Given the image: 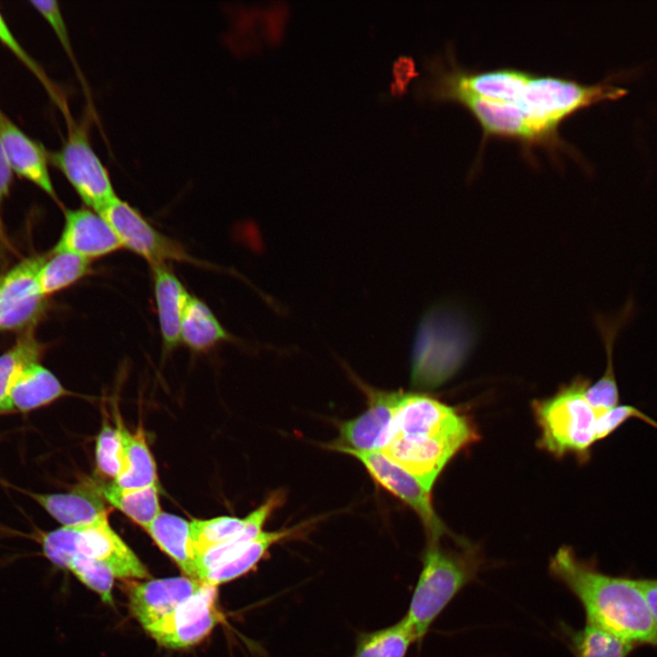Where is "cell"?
<instances>
[{"label":"cell","mask_w":657,"mask_h":657,"mask_svg":"<svg viewBox=\"0 0 657 657\" xmlns=\"http://www.w3.org/2000/svg\"><path fill=\"white\" fill-rule=\"evenodd\" d=\"M28 495L66 527H83L109 517L94 481L68 493Z\"/></svg>","instance_id":"d6986e66"},{"label":"cell","mask_w":657,"mask_h":657,"mask_svg":"<svg viewBox=\"0 0 657 657\" xmlns=\"http://www.w3.org/2000/svg\"><path fill=\"white\" fill-rule=\"evenodd\" d=\"M635 583L644 597L654 622L657 625V579H638Z\"/></svg>","instance_id":"d590c367"},{"label":"cell","mask_w":657,"mask_h":657,"mask_svg":"<svg viewBox=\"0 0 657 657\" xmlns=\"http://www.w3.org/2000/svg\"><path fill=\"white\" fill-rule=\"evenodd\" d=\"M391 438L431 460L447 464L478 435L468 418L454 408L428 395L402 391Z\"/></svg>","instance_id":"277c9868"},{"label":"cell","mask_w":657,"mask_h":657,"mask_svg":"<svg viewBox=\"0 0 657 657\" xmlns=\"http://www.w3.org/2000/svg\"><path fill=\"white\" fill-rule=\"evenodd\" d=\"M114 417L121 440L122 461L120 472L112 482L122 489L158 485L156 464L142 427L140 425L135 432L130 433L119 413L115 412Z\"/></svg>","instance_id":"44dd1931"},{"label":"cell","mask_w":657,"mask_h":657,"mask_svg":"<svg viewBox=\"0 0 657 657\" xmlns=\"http://www.w3.org/2000/svg\"><path fill=\"white\" fill-rule=\"evenodd\" d=\"M96 465L100 475L114 481L121 469L122 447L119 430L104 422L96 441Z\"/></svg>","instance_id":"d6a6232c"},{"label":"cell","mask_w":657,"mask_h":657,"mask_svg":"<svg viewBox=\"0 0 657 657\" xmlns=\"http://www.w3.org/2000/svg\"><path fill=\"white\" fill-rule=\"evenodd\" d=\"M162 340L166 350L181 341V323L190 294L166 264L152 266Z\"/></svg>","instance_id":"ffe728a7"},{"label":"cell","mask_w":657,"mask_h":657,"mask_svg":"<svg viewBox=\"0 0 657 657\" xmlns=\"http://www.w3.org/2000/svg\"><path fill=\"white\" fill-rule=\"evenodd\" d=\"M65 117L67 138L58 151L49 152L50 163L63 173L89 209L99 212L118 195L107 168L91 145L89 123L76 122L70 114Z\"/></svg>","instance_id":"9c48e42d"},{"label":"cell","mask_w":657,"mask_h":657,"mask_svg":"<svg viewBox=\"0 0 657 657\" xmlns=\"http://www.w3.org/2000/svg\"><path fill=\"white\" fill-rule=\"evenodd\" d=\"M121 247L118 235L99 213L78 208L65 211L64 228L52 252H69L90 260Z\"/></svg>","instance_id":"9a60e30c"},{"label":"cell","mask_w":657,"mask_h":657,"mask_svg":"<svg viewBox=\"0 0 657 657\" xmlns=\"http://www.w3.org/2000/svg\"><path fill=\"white\" fill-rule=\"evenodd\" d=\"M476 328L460 306L443 301L429 308L414 337L412 352V383L419 389H434L463 367L476 342Z\"/></svg>","instance_id":"3957f363"},{"label":"cell","mask_w":657,"mask_h":657,"mask_svg":"<svg viewBox=\"0 0 657 657\" xmlns=\"http://www.w3.org/2000/svg\"><path fill=\"white\" fill-rule=\"evenodd\" d=\"M32 6L39 13V15L47 21L57 37L58 38L61 46L67 53L68 58L75 66L77 72L79 70L77 67L73 47L70 43L69 35L68 32L67 25L62 16L61 10L57 1H30Z\"/></svg>","instance_id":"e575fe53"},{"label":"cell","mask_w":657,"mask_h":657,"mask_svg":"<svg viewBox=\"0 0 657 657\" xmlns=\"http://www.w3.org/2000/svg\"><path fill=\"white\" fill-rule=\"evenodd\" d=\"M41 543L45 557L61 568L75 555H81L107 565L115 578L150 577L146 567L110 527L109 517L83 527H62L44 535Z\"/></svg>","instance_id":"ba28073f"},{"label":"cell","mask_w":657,"mask_h":657,"mask_svg":"<svg viewBox=\"0 0 657 657\" xmlns=\"http://www.w3.org/2000/svg\"><path fill=\"white\" fill-rule=\"evenodd\" d=\"M203 582L190 577L151 579L132 585L129 589L133 616L143 628L172 612L197 593Z\"/></svg>","instance_id":"e0dca14e"},{"label":"cell","mask_w":657,"mask_h":657,"mask_svg":"<svg viewBox=\"0 0 657 657\" xmlns=\"http://www.w3.org/2000/svg\"><path fill=\"white\" fill-rule=\"evenodd\" d=\"M416 641L415 633L403 617L390 627L360 634L352 657H405Z\"/></svg>","instance_id":"83f0119b"},{"label":"cell","mask_w":657,"mask_h":657,"mask_svg":"<svg viewBox=\"0 0 657 657\" xmlns=\"http://www.w3.org/2000/svg\"><path fill=\"white\" fill-rule=\"evenodd\" d=\"M0 42L9 51L16 57V58L24 64V66L40 81L52 99L59 106L61 110L67 106L63 97L57 92V88L47 78L43 68L31 57L26 51L15 35L9 28L6 21L0 12Z\"/></svg>","instance_id":"836d02e7"},{"label":"cell","mask_w":657,"mask_h":657,"mask_svg":"<svg viewBox=\"0 0 657 657\" xmlns=\"http://www.w3.org/2000/svg\"><path fill=\"white\" fill-rule=\"evenodd\" d=\"M41 353V345L28 332L0 356V412L13 410L9 401L10 388L25 368L39 361Z\"/></svg>","instance_id":"f546056e"},{"label":"cell","mask_w":657,"mask_h":657,"mask_svg":"<svg viewBox=\"0 0 657 657\" xmlns=\"http://www.w3.org/2000/svg\"><path fill=\"white\" fill-rule=\"evenodd\" d=\"M58 379L47 369L35 362L25 368L9 391L13 409L30 411L67 395Z\"/></svg>","instance_id":"7402d4cb"},{"label":"cell","mask_w":657,"mask_h":657,"mask_svg":"<svg viewBox=\"0 0 657 657\" xmlns=\"http://www.w3.org/2000/svg\"><path fill=\"white\" fill-rule=\"evenodd\" d=\"M453 58L450 54L445 68L435 65L434 77L480 96L506 101L554 130L579 110L627 94L626 89L612 85L611 80L587 85L515 68L471 70L460 67Z\"/></svg>","instance_id":"6da1fadb"},{"label":"cell","mask_w":657,"mask_h":657,"mask_svg":"<svg viewBox=\"0 0 657 657\" xmlns=\"http://www.w3.org/2000/svg\"><path fill=\"white\" fill-rule=\"evenodd\" d=\"M99 213L110 224L122 246L143 257L151 266L167 261L192 262L174 240L157 231L141 214L117 197Z\"/></svg>","instance_id":"7c38bea8"},{"label":"cell","mask_w":657,"mask_h":657,"mask_svg":"<svg viewBox=\"0 0 657 657\" xmlns=\"http://www.w3.org/2000/svg\"><path fill=\"white\" fill-rule=\"evenodd\" d=\"M13 173L14 172L0 140V203L9 193Z\"/></svg>","instance_id":"8d00e7d4"},{"label":"cell","mask_w":657,"mask_h":657,"mask_svg":"<svg viewBox=\"0 0 657 657\" xmlns=\"http://www.w3.org/2000/svg\"><path fill=\"white\" fill-rule=\"evenodd\" d=\"M635 313V304L630 297L621 309L614 315L594 316V323L600 333L607 356V365L603 375L585 391V397L598 412H604L619 405L620 395L616 381L613 349L620 330L630 322Z\"/></svg>","instance_id":"ac0fdd59"},{"label":"cell","mask_w":657,"mask_h":657,"mask_svg":"<svg viewBox=\"0 0 657 657\" xmlns=\"http://www.w3.org/2000/svg\"><path fill=\"white\" fill-rule=\"evenodd\" d=\"M569 635L576 657H628L635 647L589 622L582 630Z\"/></svg>","instance_id":"4dcf8cb0"},{"label":"cell","mask_w":657,"mask_h":657,"mask_svg":"<svg viewBox=\"0 0 657 657\" xmlns=\"http://www.w3.org/2000/svg\"><path fill=\"white\" fill-rule=\"evenodd\" d=\"M233 339L210 308L201 299L190 295L182 323L181 341L195 351L211 349L221 342Z\"/></svg>","instance_id":"d4e9b609"},{"label":"cell","mask_w":657,"mask_h":657,"mask_svg":"<svg viewBox=\"0 0 657 657\" xmlns=\"http://www.w3.org/2000/svg\"><path fill=\"white\" fill-rule=\"evenodd\" d=\"M589 384L588 379L577 377L554 396L534 402L542 448L558 456L574 454L586 459L589 454L591 446L598 442L600 414L585 397Z\"/></svg>","instance_id":"8992f818"},{"label":"cell","mask_w":657,"mask_h":657,"mask_svg":"<svg viewBox=\"0 0 657 657\" xmlns=\"http://www.w3.org/2000/svg\"><path fill=\"white\" fill-rule=\"evenodd\" d=\"M301 528L302 527L299 526L272 532L263 531L240 552L206 570L200 580L216 587L247 573L256 567L273 545L298 534Z\"/></svg>","instance_id":"603a6c76"},{"label":"cell","mask_w":657,"mask_h":657,"mask_svg":"<svg viewBox=\"0 0 657 657\" xmlns=\"http://www.w3.org/2000/svg\"><path fill=\"white\" fill-rule=\"evenodd\" d=\"M549 571L580 601L587 622L634 646L657 648V625L635 579L601 573L568 547L553 556Z\"/></svg>","instance_id":"7a4b0ae2"},{"label":"cell","mask_w":657,"mask_h":657,"mask_svg":"<svg viewBox=\"0 0 657 657\" xmlns=\"http://www.w3.org/2000/svg\"><path fill=\"white\" fill-rule=\"evenodd\" d=\"M245 525V517L227 516L192 520L190 541L195 566L201 556L237 537L244 531Z\"/></svg>","instance_id":"f1b7e54d"},{"label":"cell","mask_w":657,"mask_h":657,"mask_svg":"<svg viewBox=\"0 0 657 657\" xmlns=\"http://www.w3.org/2000/svg\"><path fill=\"white\" fill-rule=\"evenodd\" d=\"M95 485L104 500L144 529L162 512L158 485L137 489H122L113 482Z\"/></svg>","instance_id":"484cf974"},{"label":"cell","mask_w":657,"mask_h":657,"mask_svg":"<svg viewBox=\"0 0 657 657\" xmlns=\"http://www.w3.org/2000/svg\"><path fill=\"white\" fill-rule=\"evenodd\" d=\"M335 451L358 459L376 483L413 509L424 526L428 542H439L443 535L452 536L434 512L430 491L382 452H358L347 448Z\"/></svg>","instance_id":"30bf717a"},{"label":"cell","mask_w":657,"mask_h":657,"mask_svg":"<svg viewBox=\"0 0 657 657\" xmlns=\"http://www.w3.org/2000/svg\"><path fill=\"white\" fill-rule=\"evenodd\" d=\"M2 276H3V275H0V283H1V280H2Z\"/></svg>","instance_id":"74e56055"},{"label":"cell","mask_w":657,"mask_h":657,"mask_svg":"<svg viewBox=\"0 0 657 657\" xmlns=\"http://www.w3.org/2000/svg\"><path fill=\"white\" fill-rule=\"evenodd\" d=\"M65 568H68L83 584L97 592L104 602H112L115 576L107 565L85 556L75 555L68 560Z\"/></svg>","instance_id":"1f68e13d"},{"label":"cell","mask_w":657,"mask_h":657,"mask_svg":"<svg viewBox=\"0 0 657 657\" xmlns=\"http://www.w3.org/2000/svg\"><path fill=\"white\" fill-rule=\"evenodd\" d=\"M215 599L216 587L204 583L197 593L172 612L144 629L164 647L193 646L203 640L220 620Z\"/></svg>","instance_id":"4fadbf2b"},{"label":"cell","mask_w":657,"mask_h":657,"mask_svg":"<svg viewBox=\"0 0 657 657\" xmlns=\"http://www.w3.org/2000/svg\"><path fill=\"white\" fill-rule=\"evenodd\" d=\"M429 90L436 99L454 101L464 106L480 123L483 141L487 137H499L519 141L528 151L535 146H543L552 151H568V146L561 140L558 130L532 120L506 101L480 96L435 77Z\"/></svg>","instance_id":"52a82bcc"},{"label":"cell","mask_w":657,"mask_h":657,"mask_svg":"<svg viewBox=\"0 0 657 657\" xmlns=\"http://www.w3.org/2000/svg\"><path fill=\"white\" fill-rule=\"evenodd\" d=\"M368 399V408L358 417L339 425V435L328 445L335 451L347 448L358 452H381L390 442L394 416L402 391L375 389L362 382L349 370Z\"/></svg>","instance_id":"8fae6325"},{"label":"cell","mask_w":657,"mask_h":657,"mask_svg":"<svg viewBox=\"0 0 657 657\" xmlns=\"http://www.w3.org/2000/svg\"><path fill=\"white\" fill-rule=\"evenodd\" d=\"M479 562L472 548L457 553L443 549L438 542H428L422 568L404 616L418 641L454 596L474 579Z\"/></svg>","instance_id":"5b68a950"},{"label":"cell","mask_w":657,"mask_h":657,"mask_svg":"<svg viewBox=\"0 0 657 657\" xmlns=\"http://www.w3.org/2000/svg\"><path fill=\"white\" fill-rule=\"evenodd\" d=\"M91 271L90 260L87 258L69 252H52L38 269V290L47 297L75 284Z\"/></svg>","instance_id":"4316f807"},{"label":"cell","mask_w":657,"mask_h":657,"mask_svg":"<svg viewBox=\"0 0 657 657\" xmlns=\"http://www.w3.org/2000/svg\"><path fill=\"white\" fill-rule=\"evenodd\" d=\"M46 256L27 257L5 276L0 283V330H16L29 326L44 308L36 275Z\"/></svg>","instance_id":"5bb4252c"},{"label":"cell","mask_w":657,"mask_h":657,"mask_svg":"<svg viewBox=\"0 0 657 657\" xmlns=\"http://www.w3.org/2000/svg\"><path fill=\"white\" fill-rule=\"evenodd\" d=\"M145 531L157 546L175 561L187 577L198 579L190 541L189 521L162 511Z\"/></svg>","instance_id":"cb8c5ba5"},{"label":"cell","mask_w":657,"mask_h":657,"mask_svg":"<svg viewBox=\"0 0 657 657\" xmlns=\"http://www.w3.org/2000/svg\"><path fill=\"white\" fill-rule=\"evenodd\" d=\"M0 140L14 172L60 205L49 172V151L26 134L0 108Z\"/></svg>","instance_id":"2e32d148"}]
</instances>
